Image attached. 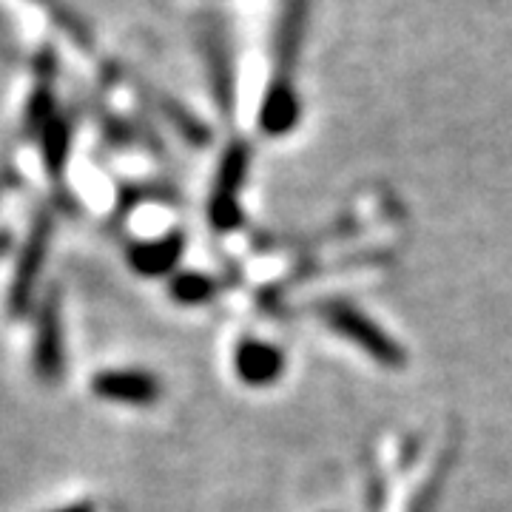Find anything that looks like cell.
Returning a JSON list of instances; mask_svg holds the SVG:
<instances>
[{
    "instance_id": "obj_2",
    "label": "cell",
    "mask_w": 512,
    "mask_h": 512,
    "mask_svg": "<svg viewBox=\"0 0 512 512\" xmlns=\"http://www.w3.org/2000/svg\"><path fill=\"white\" fill-rule=\"evenodd\" d=\"M94 390L111 402L148 404L157 396V382L146 373H106L94 382Z\"/></svg>"
},
{
    "instance_id": "obj_5",
    "label": "cell",
    "mask_w": 512,
    "mask_h": 512,
    "mask_svg": "<svg viewBox=\"0 0 512 512\" xmlns=\"http://www.w3.org/2000/svg\"><path fill=\"white\" fill-rule=\"evenodd\" d=\"M63 512H92L89 507H72V510H63Z\"/></svg>"
},
{
    "instance_id": "obj_3",
    "label": "cell",
    "mask_w": 512,
    "mask_h": 512,
    "mask_svg": "<svg viewBox=\"0 0 512 512\" xmlns=\"http://www.w3.org/2000/svg\"><path fill=\"white\" fill-rule=\"evenodd\" d=\"M299 117V100L293 92V83H271L262 103V128L271 134H285L291 131Z\"/></svg>"
},
{
    "instance_id": "obj_1",
    "label": "cell",
    "mask_w": 512,
    "mask_h": 512,
    "mask_svg": "<svg viewBox=\"0 0 512 512\" xmlns=\"http://www.w3.org/2000/svg\"><path fill=\"white\" fill-rule=\"evenodd\" d=\"M313 0H279L274 26V83H291V72L308 32Z\"/></svg>"
},
{
    "instance_id": "obj_4",
    "label": "cell",
    "mask_w": 512,
    "mask_h": 512,
    "mask_svg": "<svg viewBox=\"0 0 512 512\" xmlns=\"http://www.w3.org/2000/svg\"><path fill=\"white\" fill-rule=\"evenodd\" d=\"M279 365H282V362H279L276 350L262 348V345H245L237 356L239 373H242L248 382H268V379H274Z\"/></svg>"
}]
</instances>
